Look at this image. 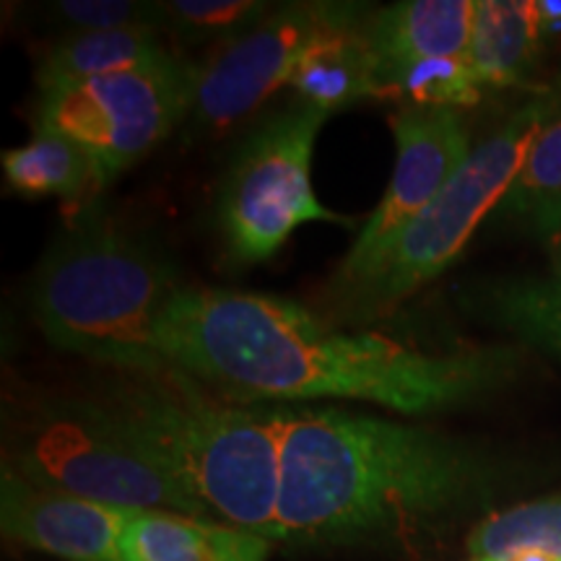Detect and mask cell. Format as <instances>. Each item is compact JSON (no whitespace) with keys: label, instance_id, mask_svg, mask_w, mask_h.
I'll return each mask as SVG.
<instances>
[{"label":"cell","instance_id":"cell-1","mask_svg":"<svg viewBox=\"0 0 561 561\" xmlns=\"http://www.w3.org/2000/svg\"><path fill=\"white\" fill-rule=\"evenodd\" d=\"M161 351L229 403L362 401L405 416L481 401L517 369L512 348L430 354L385 333L333 331L297 301L198 286L167 307Z\"/></svg>","mask_w":561,"mask_h":561},{"label":"cell","instance_id":"cell-2","mask_svg":"<svg viewBox=\"0 0 561 561\" xmlns=\"http://www.w3.org/2000/svg\"><path fill=\"white\" fill-rule=\"evenodd\" d=\"M496 476L486 453L426 426L286 405L273 541L411 546L489 496Z\"/></svg>","mask_w":561,"mask_h":561},{"label":"cell","instance_id":"cell-3","mask_svg":"<svg viewBox=\"0 0 561 561\" xmlns=\"http://www.w3.org/2000/svg\"><path fill=\"white\" fill-rule=\"evenodd\" d=\"M73 401L172 476L214 520L273 541L286 405L229 403L178 369L117 371Z\"/></svg>","mask_w":561,"mask_h":561},{"label":"cell","instance_id":"cell-4","mask_svg":"<svg viewBox=\"0 0 561 561\" xmlns=\"http://www.w3.org/2000/svg\"><path fill=\"white\" fill-rule=\"evenodd\" d=\"M182 289L161 252L104 216L79 214L32 278V312L55 348L133 375L172 369L161 320Z\"/></svg>","mask_w":561,"mask_h":561},{"label":"cell","instance_id":"cell-5","mask_svg":"<svg viewBox=\"0 0 561 561\" xmlns=\"http://www.w3.org/2000/svg\"><path fill=\"white\" fill-rule=\"evenodd\" d=\"M553 110L557 102L551 96H538L476 146L437 198L388 244L364 276L325 294L335 318H382L450 268L491 208H500Z\"/></svg>","mask_w":561,"mask_h":561},{"label":"cell","instance_id":"cell-6","mask_svg":"<svg viewBox=\"0 0 561 561\" xmlns=\"http://www.w3.org/2000/svg\"><path fill=\"white\" fill-rule=\"evenodd\" d=\"M3 468L37 486L128 512L206 517L172 476L138 455L73 398L24 405L5 421Z\"/></svg>","mask_w":561,"mask_h":561},{"label":"cell","instance_id":"cell-7","mask_svg":"<svg viewBox=\"0 0 561 561\" xmlns=\"http://www.w3.org/2000/svg\"><path fill=\"white\" fill-rule=\"evenodd\" d=\"M331 112L294 102L250 130L219 187V229L237 265L265 263L301 224H348L312 191L314 140Z\"/></svg>","mask_w":561,"mask_h":561},{"label":"cell","instance_id":"cell-8","mask_svg":"<svg viewBox=\"0 0 561 561\" xmlns=\"http://www.w3.org/2000/svg\"><path fill=\"white\" fill-rule=\"evenodd\" d=\"M193 94L195 66L172 55L157 66L39 89L37 128L76 140L104 187L191 115Z\"/></svg>","mask_w":561,"mask_h":561},{"label":"cell","instance_id":"cell-9","mask_svg":"<svg viewBox=\"0 0 561 561\" xmlns=\"http://www.w3.org/2000/svg\"><path fill=\"white\" fill-rule=\"evenodd\" d=\"M362 16V5L351 3H291L271 11L195 66L193 121L210 133L234 128L273 91L289 87L305 55L325 34Z\"/></svg>","mask_w":561,"mask_h":561},{"label":"cell","instance_id":"cell-10","mask_svg":"<svg viewBox=\"0 0 561 561\" xmlns=\"http://www.w3.org/2000/svg\"><path fill=\"white\" fill-rule=\"evenodd\" d=\"M390 128L396 136V170L390 185L380 206L364 221L328 291L343 289L364 276L471 157V138L455 110L405 104L392 112Z\"/></svg>","mask_w":561,"mask_h":561},{"label":"cell","instance_id":"cell-11","mask_svg":"<svg viewBox=\"0 0 561 561\" xmlns=\"http://www.w3.org/2000/svg\"><path fill=\"white\" fill-rule=\"evenodd\" d=\"M130 515L0 471V528L26 549L66 561H125Z\"/></svg>","mask_w":561,"mask_h":561},{"label":"cell","instance_id":"cell-12","mask_svg":"<svg viewBox=\"0 0 561 561\" xmlns=\"http://www.w3.org/2000/svg\"><path fill=\"white\" fill-rule=\"evenodd\" d=\"M473 19V0H403L375 13L369 42L380 79L388 70L426 58H466Z\"/></svg>","mask_w":561,"mask_h":561},{"label":"cell","instance_id":"cell-13","mask_svg":"<svg viewBox=\"0 0 561 561\" xmlns=\"http://www.w3.org/2000/svg\"><path fill=\"white\" fill-rule=\"evenodd\" d=\"M271 541L257 533L174 512H133L125 561H268Z\"/></svg>","mask_w":561,"mask_h":561},{"label":"cell","instance_id":"cell-14","mask_svg":"<svg viewBox=\"0 0 561 561\" xmlns=\"http://www.w3.org/2000/svg\"><path fill=\"white\" fill-rule=\"evenodd\" d=\"M371 19H356L325 34L294 73L289 87L301 102L333 112L380 94V62L369 42Z\"/></svg>","mask_w":561,"mask_h":561},{"label":"cell","instance_id":"cell-15","mask_svg":"<svg viewBox=\"0 0 561 561\" xmlns=\"http://www.w3.org/2000/svg\"><path fill=\"white\" fill-rule=\"evenodd\" d=\"M0 164L11 191L30 198L55 195L66 203L68 214H79L83 203L102 187L89 153L50 128H37L30 144L3 151Z\"/></svg>","mask_w":561,"mask_h":561},{"label":"cell","instance_id":"cell-16","mask_svg":"<svg viewBox=\"0 0 561 561\" xmlns=\"http://www.w3.org/2000/svg\"><path fill=\"white\" fill-rule=\"evenodd\" d=\"M541 13L530 0H479L468 62L481 87H512L530 73L541 39Z\"/></svg>","mask_w":561,"mask_h":561},{"label":"cell","instance_id":"cell-17","mask_svg":"<svg viewBox=\"0 0 561 561\" xmlns=\"http://www.w3.org/2000/svg\"><path fill=\"white\" fill-rule=\"evenodd\" d=\"M159 34L151 30L66 34L39 62L37 87L50 89L170 60L174 53L161 45Z\"/></svg>","mask_w":561,"mask_h":561},{"label":"cell","instance_id":"cell-18","mask_svg":"<svg viewBox=\"0 0 561 561\" xmlns=\"http://www.w3.org/2000/svg\"><path fill=\"white\" fill-rule=\"evenodd\" d=\"M500 214L543 240L561 234V112L538 133L520 174L500 203Z\"/></svg>","mask_w":561,"mask_h":561},{"label":"cell","instance_id":"cell-19","mask_svg":"<svg viewBox=\"0 0 561 561\" xmlns=\"http://www.w3.org/2000/svg\"><path fill=\"white\" fill-rule=\"evenodd\" d=\"M481 307L504 331L561 359V278H510L481 297Z\"/></svg>","mask_w":561,"mask_h":561},{"label":"cell","instance_id":"cell-20","mask_svg":"<svg viewBox=\"0 0 561 561\" xmlns=\"http://www.w3.org/2000/svg\"><path fill=\"white\" fill-rule=\"evenodd\" d=\"M525 549L546 551L561 561V496L494 512L476 525L468 538L471 559L504 561Z\"/></svg>","mask_w":561,"mask_h":561},{"label":"cell","instance_id":"cell-21","mask_svg":"<svg viewBox=\"0 0 561 561\" xmlns=\"http://www.w3.org/2000/svg\"><path fill=\"white\" fill-rule=\"evenodd\" d=\"M385 94H403L419 107L458 110L481 100V81L468 58H426L388 70L380 79Z\"/></svg>","mask_w":561,"mask_h":561},{"label":"cell","instance_id":"cell-22","mask_svg":"<svg viewBox=\"0 0 561 561\" xmlns=\"http://www.w3.org/2000/svg\"><path fill=\"white\" fill-rule=\"evenodd\" d=\"M164 5L167 32L185 42H224L240 37L257 21L268 16L261 0H170Z\"/></svg>","mask_w":561,"mask_h":561},{"label":"cell","instance_id":"cell-23","mask_svg":"<svg viewBox=\"0 0 561 561\" xmlns=\"http://www.w3.org/2000/svg\"><path fill=\"white\" fill-rule=\"evenodd\" d=\"M50 13L66 26L68 34L167 30L164 5L140 3V0H58L50 5Z\"/></svg>","mask_w":561,"mask_h":561},{"label":"cell","instance_id":"cell-24","mask_svg":"<svg viewBox=\"0 0 561 561\" xmlns=\"http://www.w3.org/2000/svg\"><path fill=\"white\" fill-rule=\"evenodd\" d=\"M538 13H541L543 32L551 30V26H561V0H541Z\"/></svg>","mask_w":561,"mask_h":561},{"label":"cell","instance_id":"cell-25","mask_svg":"<svg viewBox=\"0 0 561 561\" xmlns=\"http://www.w3.org/2000/svg\"><path fill=\"white\" fill-rule=\"evenodd\" d=\"M504 561H559L557 557H551V553L546 551H536V549H525V551H517L507 557Z\"/></svg>","mask_w":561,"mask_h":561},{"label":"cell","instance_id":"cell-26","mask_svg":"<svg viewBox=\"0 0 561 561\" xmlns=\"http://www.w3.org/2000/svg\"><path fill=\"white\" fill-rule=\"evenodd\" d=\"M553 268H557V276L561 278V242L557 244V252H553Z\"/></svg>","mask_w":561,"mask_h":561},{"label":"cell","instance_id":"cell-27","mask_svg":"<svg viewBox=\"0 0 561 561\" xmlns=\"http://www.w3.org/2000/svg\"><path fill=\"white\" fill-rule=\"evenodd\" d=\"M471 561H491V559H471Z\"/></svg>","mask_w":561,"mask_h":561}]
</instances>
